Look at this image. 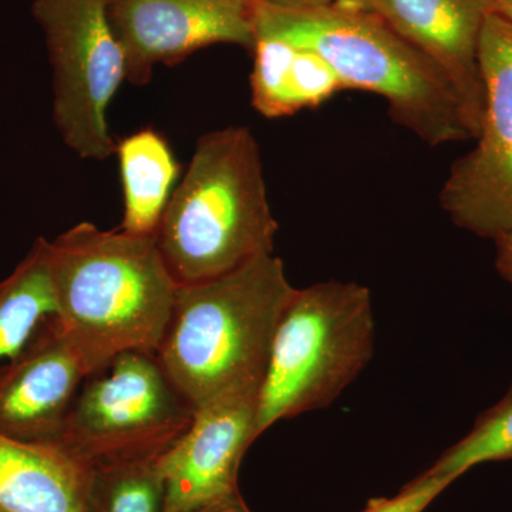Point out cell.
I'll list each match as a JSON object with an SVG mask.
<instances>
[{
    "mask_svg": "<svg viewBox=\"0 0 512 512\" xmlns=\"http://www.w3.org/2000/svg\"><path fill=\"white\" fill-rule=\"evenodd\" d=\"M158 458L93 464L86 512H164Z\"/></svg>",
    "mask_w": 512,
    "mask_h": 512,
    "instance_id": "obj_17",
    "label": "cell"
},
{
    "mask_svg": "<svg viewBox=\"0 0 512 512\" xmlns=\"http://www.w3.org/2000/svg\"><path fill=\"white\" fill-rule=\"evenodd\" d=\"M293 291L274 254L178 285L156 355L194 412L225 394L261 390L276 326Z\"/></svg>",
    "mask_w": 512,
    "mask_h": 512,
    "instance_id": "obj_2",
    "label": "cell"
},
{
    "mask_svg": "<svg viewBox=\"0 0 512 512\" xmlns=\"http://www.w3.org/2000/svg\"><path fill=\"white\" fill-rule=\"evenodd\" d=\"M90 470L63 444L0 434V512H86Z\"/></svg>",
    "mask_w": 512,
    "mask_h": 512,
    "instance_id": "obj_13",
    "label": "cell"
},
{
    "mask_svg": "<svg viewBox=\"0 0 512 512\" xmlns=\"http://www.w3.org/2000/svg\"><path fill=\"white\" fill-rule=\"evenodd\" d=\"M490 13L501 16L512 23V0H488Z\"/></svg>",
    "mask_w": 512,
    "mask_h": 512,
    "instance_id": "obj_23",
    "label": "cell"
},
{
    "mask_svg": "<svg viewBox=\"0 0 512 512\" xmlns=\"http://www.w3.org/2000/svg\"><path fill=\"white\" fill-rule=\"evenodd\" d=\"M192 419L156 353L127 350L84 380L60 444L90 466L158 458Z\"/></svg>",
    "mask_w": 512,
    "mask_h": 512,
    "instance_id": "obj_6",
    "label": "cell"
},
{
    "mask_svg": "<svg viewBox=\"0 0 512 512\" xmlns=\"http://www.w3.org/2000/svg\"><path fill=\"white\" fill-rule=\"evenodd\" d=\"M478 56L483 123L476 147L451 165L440 205L456 227L495 241L512 232V23L488 13Z\"/></svg>",
    "mask_w": 512,
    "mask_h": 512,
    "instance_id": "obj_8",
    "label": "cell"
},
{
    "mask_svg": "<svg viewBox=\"0 0 512 512\" xmlns=\"http://www.w3.org/2000/svg\"><path fill=\"white\" fill-rule=\"evenodd\" d=\"M57 325L90 375L127 350L156 353L178 282L156 237L79 222L50 241Z\"/></svg>",
    "mask_w": 512,
    "mask_h": 512,
    "instance_id": "obj_1",
    "label": "cell"
},
{
    "mask_svg": "<svg viewBox=\"0 0 512 512\" xmlns=\"http://www.w3.org/2000/svg\"><path fill=\"white\" fill-rule=\"evenodd\" d=\"M89 376L55 316L47 319L18 356L0 365V434L62 443L67 417Z\"/></svg>",
    "mask_w": 512,
    "mask_h": 512,
    "instance_id": "obj_11",
    "label": "cell"
},
{
    "mask_svg": "<svg viewBox=\"0 0 512 512\" xmlns=\"http://www.w3.org/2000/svg\"><path fill=\"white\" fill-rule=\"evenodd\" d=\"M495 244V269L505 281L512 284V232L497 238Z\"/></svg>",
    "mask_w": 512,
    "mask_h": 512,
    "instance_id": "obj_21",
    "label": "cell"
},
{
    "mask_svg": "<svg viewBox=\"0 0 512 512\" xmlns=\"http://www.w3.org/2000/svg\"><path fill=\"white\" fill-rule=\"evenodd\" d=\"M505 460H512V384L503 399L480 414L470 433L444 451L430 470L457 481L480 464Z\"/></svg>",
    "mask_w": 512,
    "mask_h": 512,
    "instance_id": "obj_18",
    "label": "cell"
},
{
    "mask_svg": "<svg viewBox=\"0 0 512 512\" xmlns=\"http://www.w3.org/2000/svg\"><path fill=\"white\" fill-rule=\"evenodd\" d=\"M56 313L50 241L37 238L12 274L0 281V365L18 356Z\"/></svg>",
    "mask_w": 512,
    "mask_h": 512,
    "instance_id": "obj_16",
    "label": "cell"
},
{
    "mask_svg": "<svg viewBox=\"0 0 512 512\" xmlns=\"http://www.w3.org/2000/svg\"><path fill=\"white\" fill-rule=\"evenodd\" d=\"M278 229L258 141L231 126L198 138L156 241L178 285L194 284L274 254Z\"/></svg>",
    "mask_w": 512,
    "mask_h": 512,
    "instance_id": "obj_3",
    "label": "cell"
},
{
    "mask_svg": "<svg viewBox=\"0 0 512 512\" xmlns=\"http://www.w3.org/2000/svg\"><path fill=\"white\" fill-rule=\"evenodd\" d=\"M198 512H252L249 510L247 503L241 494L235 497L228 498V500L221 501V503L211 505V507L204 508Z\"/></svg>",
    "mask_w": 512,
    "mask_h": 512,
    "instance_id": "obj_22",
    "label": "cell"
},
{
    "mask_svg": "<svg viewBox=\"0 0 512 512\" xmlns=\"http://www.w3.org/2000/svg\"><path fill=\"white\" fill-rule=\"evenodd\" d=\"M259 392L225 394L195 410L191 426L158 458L164 512H198L239 493L242 458L255 443Z\"/></svg>",
    "mask_w": 512,
    "mask_h": 512,
    "instance_id": "obj_10",
    "label": "cell"
},
{
    "mask_svg": "<svg viewBox=\"0 0 512 512\" xmlns=\"http://www.w3.org/2000/svg\"><path fill=\"white\" fill-rule=\"evenodd\" d=\"M123 47L127 82L150 83L157 64L173 66L212 45L254 46L247 0H106Z\"/></svg>",
    "mask_w": 512,
    "mask_h": 512,
    "instance_id": "obj_9",
    "label": "cell"
},
{
    "mask_svg": "<svg viewBox=\"0 0 512 512\" xmlns=\"http://www.w3.org/2000/svg\"><path fill=\"white\" fill-rule=\"evenodd\" d=\"M251 10L255 37H275L318 53L343 89L383 97L394 123L429 146L471 140L446 79L377 13L349 2L313 10L262 5Z\"/></svg>",
    "mask_w": 512,
    "mask_h": 512,
    "instance_id": "obj_4",
    "label": "cell"
},
{
    "mask_svg": "<svg viewBox=\"0 0 512 512\" xmlns=\"http://www.w3.org/2000/svg\"><path fill=\"white\" fill-rule=\"evenodd\" d=\"M116 154L124 198L121 229L156 237L180 173L173 151L160 133L144 128L121 140Z\"/></svg>",
    "mask_w": 512,
    "mask_h": 512,
    "instance_id": "obj_15",
    "label": "cell"
},
{
    "mask_svg": "<svg viewBox=\"0 0 512 512\" xmlns=\"http://www.w3.org/2000/svg\"><path fill=\"white\" fill-rule=\"evenodd\" d=\"M453 483L450 477L441 476L429 468L393 497L372 498L359 512H424Z\"/></svg>",
    "mask_w": 512,
    "mask_h": 512,
    "instance_id": "obj_19",
    "label": "cell"
},
{
    "mask_svg": "<svg viewBox=\"0 0 512 512\" xmlns=\"http://www.w3.org/2000/svg\"><path fill=\"white\" fill-rule=\"evenodd\" d=\"M252 50L251 103L268 119L316 109L345 92L329 63L311 49L258 36Z\"/></svg>",
    "mask_w": 512,
    "mask_h": 512,
    "instance_id": "obj_14",
    "label": "cell"
},
{
    "mask_svg": "<svg viewBox=\"0 0 512 512\" xmlns=\"http://www.w3.org/2000/svg\"><path fill=\"white\" fill-rule=\"evenodd\" d=\"M53 72V120L67 147L84 160L116 154L107 121L111 100L127 82L123 47L106 0H35Z\"/></svg>",
    "mask_w": 512,
    "mask_h": 512,
    "instance_id": "obj_7",
    "label": "cell"
},
{
    "mask_svg": "<svg viewBox=\"0 0 512 512\" xmlns=\"http://www.w3.org/2000/svg\"><path fill=\"white\" fill-rule=\"evenodd\" d=\"M350 3L357 6V8H362L366 10H370V12H376L377 5H379L380 0H349Z\"/></svg>",
    "mask_w": 512,
    "mask_h": 512,
    "instance_id": "obj_24",
    "label": "cell"
},
{
    "mask_svg": "<svg viewBox=\"0 0 512 512\" xmlns=\"http://www.w3.org/2000/svg\"><path fill=\"white\" fill-rule=\"evenodd\" d=\"M251 5L269 6V8L284 10H313L332 8L342 5L349 0H247Z\"/></svg>",
    "mask_w": 512,
    "mask_h": 512,
    "instance_id": "obj_20",
    "label": "cell"
},
{
    "mask_svg": "<svg viewBox=\"0 0 512 512\" xmlns=\"http://www.w3.org/2000/svg\"><path fill=\"white\" fill-rule=\"evenodd\" d=\"M375 342L367 286L326 281L295 288L259 390L256 439L278 421L329 407L369 365Z\"/></svg>",
    "mask_w": 512,
    "mask_h": 512,
    "instance_id": "obj_5",
    "label": "cell"
},
{
    "mask_svg": "<svg viewBox=\"0 0 512 512\" xmlns=\"http://www.w3.org/2000/svg\"><path fill=\"white\" fill-rule=\"evenodd\" d=\"M375 13L439 70L474 140L484 117L478 47L488 0H380Z\"/></svg>",
    "mask_w": 512,
    "mask_h": 512,
    "instance_id": "obj_12",
    "label": "cell"
}]
</instances>
